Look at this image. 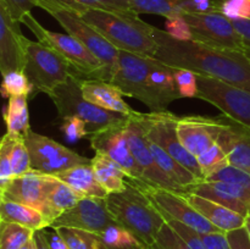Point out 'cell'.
<instances>
[{
  "label": "cell",
  "instance_id": "cell-1",
  "mask_svg": "<svg viewBox=\"0 0 250 249\" xmlns=\"http://www.w3.org/2000/svg\"><path fill=\"white\" fill-rule=\"evenodd\" d=\"M150 33L158 44L154 58L161 62L217 78L250 92V58L244 51L215 48L195 41H177L154 26Z\"/></svg>",
  "mask_w": 250,
  "mask_h": 249
},
{
  "label": "cell",
  "instance_id": "cell-2",
  "mask_svg": "<svg viewBox=\"0 0 250 249\" xmlns=\"http://www.w3.org/2000/svg\"><path fill=\"white\" fill-rule=\"evenodd\" d=\"M105 200L115 221L146 247L155 242L161 227L166 224L165 217L146 193L128 177L124 190L110 193Z\"/></svg>",
  "mask_w": 250,
  "mask_h": 249
},
{
  "label": "cell",
  "instance_id": "cell-3",
  "mask_svg": "<svg viewBox=\"0 0 250 249\" xmlns=\"http://www.w3.org/2000/svg\"><path fill=\"white\" fill-rule=\"evenodd\" d=\"M78 16L94 27L119 50L153 58L158 50V44L150 33L151 24L139 17H126L93 9L84 10Z\"/></svg>",
  "mask_w": 250,
  "mask_h": 249
},
{
  "label": "cell",
  "instance_id": "cell-4",
  "mask_svg": "<svg viewBox=\"0 0 250 249\" xmlns=\"http://www.w3.org/2000/svg\"><path fill=\"white\" fill-rule=\"evenodd\" d=\"M38 38V42L55 49L68 63L71 75L81 80H102L111 82L109 72L102 62L81 43L78 39L68 33H58L45 29L32 16L26 15L22 20Z\"/></svg>",
  "mask_w": 250,
  "mask_h": 249
},
{
  "label": "cell",
  "instance_id": "cell-5",
  "mask_svg": "<svg viewBox=\"0 0 250 249\" xmlns=\"http://www.w3.org/2000/svg\"><path fill=\"white\" fill-rule=\"evenodd\" d=\"M81 83H82L81 78L71 75L65 83L58 85L48 93L49 98L53 100L58 110L60 119L63 120L70 116L82 119L87 124L88 136L112 124L126 121L128 116H125L119 112L109 111L88 102L83 97Z\"/></svg>",
  "mask_w": 250,
  "mask_h": 249
},
{
  "label": "cell",
  "instance_id": "cell-6",
  "mask_svg": "<svg viewBox=\"0 0 250 249\" xmlns=\"http://www.w3.org/2000/svg\"><path fill=\"white\" fill-rule=\"evenodd\" d=\"M23 72L36 90L48 94L71 76L65 59L50 46L27 39Z\"/></svg>",
  "mask_w": 250,
  "mask_h": 249
},
{
  "label": "cell",
  "instance_id": "cell-7",
  "mask_svg": "<svg viewBox=\"0 0 250 249\" xmlns=\"http://www.w3.org/2000/svg\"><path fill=\"white\" fill-rule=\"evenodd\" d=\"M126 134L134 160L141 170V182L153 187L172 190L180 194H187V188L173 182L156 164L149 146V139L146 133L142 112L134 111L131 116H128L126 122Z\"/></svg>",
  "mask_w": 250,
  "mask_h": 249
},
{
  "label": "cell",
  "instance_id": "cell-8",
  "mask_svg": "<svg viewBox=\"0 0 250 249\" xmlns=\"http://www.w3.org/2000/svg\"><path fill=\"white\" fill-rule=\"evenodd\" d=\"M144 126H146V137L150 142L158 144L159 146L172 155L178 163L187 167L199 181H204L202 170L197 156L190 154L181 142L177 133V124L180 116L173 112L158 111V112H142Z\"/></svg>",
  "mask_w": 250,
  "mask_h": 249
},
{
  "label": "cell",
  "instance_id": "cell-9",
  "mask_svg": "<svg viewBox=\"0 0 250 249\" xmlns=\"http://www.w3.org/2000/svg\"><path fill=\"white\" fill-rule=\"evenodd\" d=\"M198 99L216 106L225 116L250 129V92L198 73Z\"/></svg>",
  "mask_w": 250,
  "mask_h": 249
},
{
  "label": "cell",
  "instance_id": "cell-10",
  "mask_svg": "<svg viewBox=\"0 0 250 249\" xmlns=\"http://www.w3.org/2000/svg\"><path fill=\"white\" fill-rule=\"evenodd\" d=\"M133 181V180H132ZM155 205L156 209L165 217L166 222L178 221L187 226L192 227L199 233H216L222 232L216 226L211 224L209 220L205 219L186 198L185 194L172 192L163 188L153 187L141 181H133Z\"/></svg>",
  "mask_w": 250,
  "mask_h": 249
},
{
  "label": "cell",
  "instance_id": "cell-11",
  "mask_svg": "<svg viewBox=\"0 0 250 249\" xmlns=\"http://www.w3.org/2000/svg\"><path fill=\"white\" fill-rule=\"evenodd\" d=\"M24 142L31 156L32 170L45 175L54 176L77 165L92 163V159L84 158L67 146L32 129L24 137Z\"/></svg>",
  "mask_w": 250,
  "mask_h": 249
},
{
  "label": "cell",
  "instance_id": "cell-12",
  "mask_svg": "<svg viewBox=\"0 0 250 249\" xmlns=\"http://www.w3.org/2000/svg\"><path fill=\"white\" fill-rule=\"evenodd\" d=\"M48 14H50L68 34L78 39L104 65L112 80L117 67L119 49L82 17L68 10L53 9Z\"/></svg>",
  "mask_w": 250,
  "mask_h": 249
},
{
  "label": "cell",
  "instance_id": "cell-13",
  "mask_svg": "<svg viewBox=\"0 0 250 249\" xmlns=\"http://www.w3.org/2000/svg\"><path fill=\"white\" fill-rule=\"evenodd\" d=\"M192 31V41L220 49L244 51L241 34L233 22L220 12L211 14H182Z\"/></svg>",
  "mask_w": 250,
  "mask_h": 249
},
{
  "label": "cell",
  "instance_id": "cell-14",
  "mask_svg": "<svg viewBox=\"0 0 250 249\" xmlns=\"http://www.w3.org/2000/svg\"><path fill=\"white\" fill-rule=\"evenodd\" d=\"M153 59V56L119 50L117 67L111 83L124 95L136 98L148 105V78Z\"/></svg>",
  "mask_w": 250,
  "mask_h": 249
},
{
  "label": "cell",
  "instance_id": "cell-15",
  "mask_svg": "<svg viewBox=\"0 0 250 249\" xmlns=\"http://www.w3.org/2000/svg\"><path fill=\"white\" fill-rule=\"evenodd\" d=\"M128 119V117H127ZM126 122L112 124L106 128L88 136L90 146L95 153L106 154L116 161L127 173V177L133 181H142L141 170L132 154L126 134Z\"/></svg>",
  "mask_w": 250,
  "mask_h": 249
},
{
  "label": "cell",
  "instance_id": "cell-16",
  "mask_svg": "<svg viewBox=\"0 0 250 249\" xmlns=\"http://www.w3.org/2000/svg\"><path fill=\"white\" fill-rule=\"evenodd\" d=\"M117 224L109 212L105 198H82L50 225L51 228L71 227L99 234L110 225Z\"/></svg>",
  "mask_w": 250,
  "mask_h": 249
},
{
  "label": "cell",
  "instance_id": "cell-17",
  "mask_svg": "<svg viewBox=\"0 0 250 249\" xmlns=\"http://www.w3.org/2000/svg\"><path fill=\"white\" fill-rule=\"evenodd\" d=\"M2 2H0V71H23L26 60V37Z\"/></svg>",
  "mask_w": 250,
  "mask_h": 249
},
{
  "label": "cell",
  "instance_id": "cell-18",
  "mask_svg": "<svg viewBox=\"0 0 250 249\" xmlns=\"http://www.w3.org/2000/svg\"><path fill=\"white\" fill-rule=\"evenodd\" d=\"M51 180L53 175L32 170L19 177L11 178L5 187L0 188V198L22 203L43 212Z\"/></svg>",
  "mask_w": 250,
  "mask_h": 249
},
{
  "label": "cell",
  "instance_id": "cell-19",
  "mask_svg": "<svg viewBox=\"0 0 250 249\" xmlns=\"http://www.w3.org/2000/svg\"><path fill=\"white\" fill-rule=\"evenodd\" d=\"M221 120L204 116H182L178 119L177 133L185 148L199 156L217 142Z\"/></svg>",
  "mask_w": 250,
  "mask_h": 249
},
{
  "label": "cell",
  "instance_id": "cell-20",
  "mask_svg": "<svg viewBox=\"0 0 250 249\" xmlns=\"http://www.w3.org/2000/svg\"><path fill=\"white\" fill-rule=\"evenodd\" d=\"M220 120L216 143L226 153L229 165L250 175V129L225 115Z\"/></svg>",
  "mask_w": 250,
  "mask_h": 249
},
{
  "label": "cell",
  "instance_id": "cell-21",
  "mask_svg": "<svg viewBox=\"0 0 250 249\" xmlns=\"http://www.w3.org/2000/svg\"><path fill=\"white\" fill-rule=\"evenodd\" d=\"M188 193H194L203 198L224 205L247 217L249 215L250 188H243L234 183L222 181H199L190 186Z\"/></svg>",
  "mask_w": 250,
  "mask_h": 249
},
{
  "label": "cell",
  "instance_id": "cell-22",
  "mask_svg": "<svg viewBox=\"0 0 250 249\" xmlns=\"http://www.w3.org/2000/svg\"><path fill=\"white\" fill-rule=\"evenodd\" d=\"M175 81V67L153 59L148 78V105L151 112L166 111L168 105L180 99Z\"/></svg>",
  "mask_w": 250,
  "mask_h": 249
},
{
  "label": "cell",
  "instance_id": "cell-23",
  "mask_svg": "<svg viewBox=\"0 0 250 249\" xmlns=\"http://www.w3.org/2000/svg\"><path fill=\"white\" fill-rule=\"evenodd\" d=\"M81 89L83 97L88 102L105 110L119 112L125 116H131L136 111L125 102L121 90L111 82L102 80H82Z\"/></svg>",
  "mask_w": 250,
  "mask_h": 249
},
{
  "label": "cell",
  "instance_id": "cell-24",
  "mask_svg": "<svg viewBox=\"0 0 250 249\" xmlns=\"http://www.w3.org/2000/svg\"><path fill=\"white\" fill-rule=\"evenodd\" d=\"M39 7L49 12L53 9H63L76 15L84 10H103L126 17H139L133 11L128 0H41Z\"/></svg>",
  "mask_w": 250,
  "mask_h": 249
},
{
  "label": "cell",
  "instance_id": "cell-25",
  "mask_svg": "<svg viewBox=\"0 0 250 249\" xmlns=\"http://www.w3.org/2000/svg\"><path fill=\"white\" fill-rule=\"evenodd\" d=\"M188 202L203 215L207 220H209L214 226L221 229L222 232H229L232 229L239 228L246 225V217L224 205L215 203L212 200L203 198L194 193L185 194Z\"/></svg>",
  "mask_w": 250,
  "mask_h": 249
},
{
  "label": "cell",
  "instance_id": "cell-26",
  "mask_svg": "<svg viewBox=\"0 0 250 249\" xmlns=\"http://www.w3.org/2000/svg\"><path fill=\"white\" fill-rule=\"evenodd\" d=\"M54 176L70 186L83 198H106L109 195L104 187L98 182L92 163L77 165Z\"/></svg>",
  "mask_w": 250,
  "mask_h": 249
},
{
  "label": "cell",
  "instance_id": "cell-27",
  "mask_svg": "<svg viewBox=\"0 0 250 249\" xmlns=\"http://www.w3.org/2000/svg\"><path fill=\"white\" fill-rule=\"evenodd\" d=\"M82 198V195L78 194L70 186L53 176V180L49 186L48 192H46L45 204H44L43 210L44 216L48 219L49 224L51 225L54 220L58 219L66 210L75 207Z\"/></svg>",
  "mask_w": 250,
  "mask_h": 249
},
{
  "label": "cell",
  "instance_id": "cell-28",
  "mask_svg": "<svg viewBox=\"0 0 250 249\" xmlns=\"http://www.w3.org/2000/svg\"><path fill=\"white\" fill-rule=\"evenodd\" d=\"M0 221L15 222L28 227L33 231L50 227L48 219L42 211L22 203L2 199V198H0Z\"/></svg>",
  "mask_w": 250,
  "mask_h": 249
},
{
  "label": "cell",
  "instance_id": "cell-29",
  "mask_svg": "<svg viewBox=\"0 0 250 249\" xmlns=\"http://www.w3.org/2000/svg\"><path fill=\"white\" fill-rule=\"evenodd\" d=\"M95 177L107 193L121 192L127 183V173L110 156L103 153H95L92 159Z\"/></svg>",
  "mask_w": 250,
  "mask_h": 249
},
{
  "label": "cell",
  "instance_id": "cell-30",
  "mask_svg": "<svg viewBox=\"0 0 250 249\" xmlns=\"http://www.w3.org/2000/svg\"><path fill=\"white\" fill-rule=\"evenodd\" d=\"M149 146H150L151 154H153L154 159H155L159 167H160L161 170L173 181V182L182 186V187L187 188V189H189L190 186L199 182V180H198L187 167H185L182 164L178 163L172 155H170L167 151L164 150V149L161 148V146H159L158 144L149 141Z\"/></svg>",
  "mask_w": 250,
  "mask_h": 249
},
{
  "label": "cell",
  "instance_id": "cell-31",
  "mask_svg": "<svg viewBox=\"0 0 250 249\" xmlns=\"http://www.w3.org/2000/svg\"><path fill=\"white\" fill-rule=\"evenodd\" d=\"M27 95L10 97L4 111V120L7 133L19 137H26L31 131L29 114L27 106Z\"/></svg>",
  "mask_w": 250,
  "mask_h": 249
},
{
  "label": "cell",
  "instance_id": "cell-32",
  "mask_svg": "<svg viewBox=\"0 0 250 249\" xmlns=\"http://www.w3.org/2000/svg\"><path fill=\"white\" fill-rule=\"evenodd\" d=\"M136 14H154L170 19L186 14L187 0H128Z\"/></svg>",
  "mask_w": 250,
  "mask_h": 249
},
{
  "label": "cell",
  "instance_id": "cell-33",
  "mask_svg": "<svg viewBox=\"0 0 250 249\" xmlns=\"http://www.w3.org/2000/svg\"><path fill=\"white\" fill-rule=\"evenodd\" d=\"M33 229L15 222L0 221V249H21L33 239Z\"/></svg>",
  "mask_w": 250,
  "mask_h": 249
},
{
  "label": "cell",
  "instance_id": "cell-34",
  "mask_svg": "<svg viewBox=\"0 0 250 249\" xmlns=\"http://www.w3.org/2000/svg\"><path fill=\"white\" fill-rule=\"evenodd\" d=\"M197 159L203 176H204V180H208V178L214 176L219 171L224 170L225 167L229 166V158H227L226 153L217 143H215L214 145L207 149L204 153L197 156Z\"/></svg>",
  "mask_w": 250,
  "mask_h": 249
},
{
  "label": "cell",
  "instance_id": "cell-35",
  "mask_svg": "<svg viewBox=\"0 0 250 249\" xmlns=\"http://www.w3.org/2000/svg\"><path fill=\"white\" fill-rule=\"evenodd\" d=\"M55 229H58L59 233L67 242L71 249H104L97 233L71 227H60Z\"/></svg>",
  "mask_w": 250,
  "mask_h": 249
},
{
  "label": "cell",
  "instance_id": "cell-36",
  "mask_svg": "<svg viewBox=\"0 0 250 249\" xmlns=\"http://www.w3.org/2000/svg\"><path fill=\"white\" fill-rule=\"evenodd\" d=\"M99 238L102 241L103 248H124V247L133 246V244L141 243L133 234L127 231L125 227L120 226L119 224L110 225L109 227L100 232Z\"/></svg>",
  "mask_w": 250,
  "mask_h": 249
},
{
  "label": "cell",
  "instance_id": "cell-37",
  "mask_svg": "<svg viewBox=\"0 0 250 249\" xmlns=\"http://www.w3.org/2000/svg\"><path fill=\"white\" fill-rule=\"evenodd\" d=\"M32 90L33 87L23 71H10L2 75L1 94L4 98L16 97V95L28 97Z\"/></svg>",
  "mask_w": 250,
  "mask_h": 249
},
{
  "label": "cell",
  "instance_id": "cell-38",
  "mask_svg": "<svg viewBox=\"0 0 250 249\" xmlns=\"http://www.w3.org/2000/svg\"><path fill=\"white\" fill-rule=\"evenodd\" d=\"M17 138L19 136L6 132L0 142V188L5 187L9 181L14 178L11 168V153Z\"/></svg>",
  "mask_w": 250,
  "mask_h": 249
},
{
  "label": "cell",
  "instance_id": "cell-39",
  "mask_svg": "<svg viewBox=\"0 0 250 249\" xmlns=\"http://www.w3.org/2000/svg\"><path fill=\"white\" fill-rule=\"evenodd\" d=\"M11 168L14 177H19V176H22L32 171L31 156H29V151L26 145V142H24V138H22V137H19L16 139L14 148H12Z\"/></svg>",
  "mask_w": 250,
  "mask_h": 249
},
{
  "label": "cell",
  "instance_id": "cell-40",
  "mask_svg": "<svg viewBox=\"0 0 250 249\" xmlns=\"http://www.w3.org/2000/svg\"><path fill=\"white\" fill-rule=\"evenodd\" d=\"M150 249H192L185 239L166 222L156 236L155 242L149 247Z\"/></svg>",
  "mask_w": 250,
  "mask_h": 249
},
{
  "label": "cell",
  "instance_id": "cell-41",
  "mask_svg": "<svg viewBox=\"0 0 250 249\" xmlns=\"http://www.w3.org/2000/svg\"><path fill=\"white\" fill-rule=\"evenodd\" d=\"M175 81L181 98H197L198 73L186 68H175Z\"/></svg>",
  "mask_w": 250,
  "mask_h": 249
},
{
  "label": "cell",
  "instance_id": "cell-42",
  "mask_svg": "<svg viewBox=\"0 0 250 249\" xmlns=\"http://www.w3.org/2000/svg\"><path fill=\"white\" fill-rule=\"evenodd\" d=\"M60 131L65 134L66 139L70 142H77L88 137L87 124L82 119L76 116L63 119L60 126Z\"/></svg>",
  "mask_w": 250,
  "mask_h": 249
},
{
  "label": "cell",
  "instance_id": "cell-43",
  "mask_svg": "<svg viewBox=\"0 0 250 249\" xmlns=\"http://www.w3.org/2000/svg\"><path fill=\"white\" fill-rule=\"evenodd\" d=\"M167 224L185 239L186 243L192 249H208V247L205 246L204 241L202 238V233L193 229L192 227L187 226V225L182 224V222L173 221V220L167 221Z\"/></svg>",
  "mask_w": 250,
  "mask_h": 249
},
{
  "label": "cell",
  "instance_id": "cell-44",
  "mask_svg": "<svg viewBox=\"0 0 250 249\" xmlns=\"http://www.w3.org/2000/svg\"><path fill=\"white\" fill-rule=\"evenodd\" d=\"M39 1L41 0H0V2L5 5L12 19L21 23L26 15L31 14L34 7H39Z\"/></svg>",
  "mask_w": 250,
  "mask_h": 249
},
{
  "label": "cell",
  "instance_id": "cell-45",
  "mask_svg": "<svg viewBox=\"0 0 250 249\" xmlns=\"http://www.w3.org/2000/svg\"><path fill=\"white\" fill-rule=\"evenodd\" d=\"M166 32L177 41H192V31L182 15L166 19Z\"/></svg>",
  "mask_w": 250,
  "mask_h": 249
},
{
  "label": "cell",
  "instance_id": "cell-46",
  "mask_svg": "<svg viewBox=\"0 0 250 249\" xmlns=\"http://www.w3.org/2000/svg\"><path fill=\"white\" fill-rule=\"evenodd\" d=\"M221 14L229 20L250 19V0H227Z\"/></svg>",
  "mask_w": 250,
  "mask_h": 249
},
{
  "label": "cell",
  "instance_id": "cell-47",
  "mask_svg": "<svg viewBox=\"0 0 250 249\" xmlns=\"http://www.w3.org/2000/svg\"><path fill=\"white\" fill-rule=\"evenodd\" d=\"M227 0H187L186 14H211L220 12Z\"/></svg>",
  "mask_w": 250,
  "mask_h": 249
},
{
  "label": "cell",
  "instance_id": "cell-48",
  "mask_svg": "<svg viewBox=\"0 0 250 249\" xmlns=\"http://www.w3.org/2000/svg\"><path fill=\"white\" fill-rule=\"evenodd\" d=\"M231 249H250V236L246 226L226 232Z\"/></svg>",
  "mask_w": 250,
  "mask_h": 249
},
{
  "label": "cell",
  "instance_id": "cell-49",
  "mask_svg": "<svg viewBox=\"0 0 250 249\" xmlns=\"http://www.w3.org/2000/svg\"><path fill=\"white\" fill-rule=\"evenodd\" d=\"M208 249H231L227 239L226 232H216V233H202Z\"/></svg>",
  "mask_w": 250,
  "mask_h": 249
},
{
  "label": "cell",
  "instance_id": "cell-50",
  "mask_svg": "<svg viewBox=\"0 0 250 249\" xmlns=\"http://www.w3.org/2000/svg\"><path fill=\"white\" fill-rule=\"evenodd\" d=\"M44 232H45L46 239H48V243L50 249H71L68 247L67 242L63 239V237L59 233L58 229L51 228V227H48V228H44Z\"/></svg>",
  "mask_w": 250,
  "mask_h": 249
},
{
  "label": "cell",
  "instance_id": "cell-51",
  "mask_svg": "<svg viewBox=\"0 0 250 249\" xmlns=\"http://www.w3.org/2000/svg\"><path fill=\"white\" fill-rule=\"evenodd\" d=\"M233 22L234 28L241 34L246 48H250V19L231 20Z\"/></svg>",
  "mask_w": 250,
  "mask_h": 249
},
{
  "label": "cell",
  "instance_id": "cell-52",
  "mask_svg": "<svg viewBox=\"0 0 250 249\" xmlns=\"http://www.w3.org/2000/svg\"><path fill=\"white\" fill-rule=\"evenodd\" d=\"M33 239H34V243H36L37 249H50L44 229H39V231L34 232Z\"/></svg>",
  "mask_w": 250,
  "mask_h": 249
},
{
  "label": "cell",
  "instance_id": "cell-53",
  "mask_svg": "<svg viewBox=\"0 0 250 249\" xmlns=\"http://www.w3.org/2000/svg\"><path fill=\"white\" fill-rule=\"evenodd\" d=\"M106 249H150V248L146 246H144V244H142V243H137V244H133V246L124 247V248H106Z\"/></svg>",
  "mask_w": 250,
  "mask_h": 249
},
{
  "label": "cell",
  "instance_id": "cell-54",
  "mask_svg": "<svg viewBox=\"0 0 250 249\" xmlns=\"http://www.w3.org/2000/svg\"><path fill=\"white\" fill-rule=\"evenodd\" d=\"M244 226H246V228L248 229V233L250 236V214L246 217V225H244Z\"/></svg>",
  "mask_w": 250,
  "mask_h": 249
},
{
  "label": "cell",
  "instance_id": "cell-55",
  "mask_svg": "<svg viewBox=\"0 0 250 249\" xmlns=\"http://www.w3.org/2000/svg\"><path fill=\"white\" fill-rule=\"evenodd\" d=\"M28 249H37L36 248V243H34V239H32L28 244Z\"/></svg>",
  "mask_w": 250,
  "mask_h": 249
},
{
  "label": "cell",
  "instance_id": "cell-56",
  "mask_svg": "<svg viewBox=\"0 0 250 249\" xmlns=\"http://www.w3.org/2000/svg\"><path fill=\"white\" fill-rule=\"evenodd\" d=\"M244 53L250 58V48H244Z\"/></svg>",
  "mask_w": 250,
  "mask_h": 249
},
{
  "label": "cell",
  "instance_id": "cell-57",
  "mask_svg": "<svg viewBox=\"0 0 250 249\" xmlns=\"http://www.w3.org/2000/svg\"><path fill=\"white\" fill-rule=\"evenodd\" d=\"M29 244V243H28ZM28 244H27L26 247H23V248H21V249H28Z\"/></svg>",
  "mask_w": 250,
  "mask_h": 249
}]
</instances>
